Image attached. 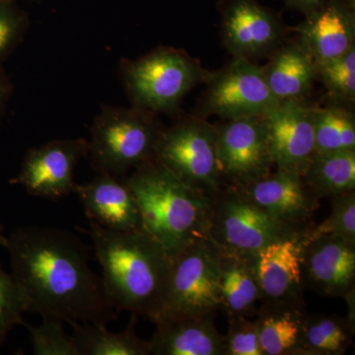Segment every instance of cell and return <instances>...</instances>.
<instances>
[{
    "label": "cell",
    "mask_w": 355,
    "mask_h": 355,
    "mask_svg": "<svg viewBox=\"0 0 355 355\" xmlns=\"http://www.w3.org/2000/svg\"><path fill=\"white\" fill-rule=\"evenodd\" d=\"M302 178L319 200L355 191V150L315 153Z\"/></svg>",
    "instance_id": "d4e9b609"
},
{
    "label": "cell",
    "mask_w": 355,
    "mask_h": 355,
    "mask_svg": "<svg viewBox=\"0 0 355 355\" xmlns=\"http://www.w3.org/2000/svg\"><path fill=\"white\" fill-rule=\"evenodd\" d=\"M87 233L102 268L110 304L155 321L164 308L172 258L144 230L114 231L89 220Z\"/></svg>",
    "instance_id": "7a4b0ae2"
},
{
    "label": "cell",
    "mask_w": 355,
    "mask_h": 355,
    "mask_svg": "<svg viewBox=\"0 0 355 355\" xmlns=\"http://www.w3.org/2000/svg\"><path fill=\"white\" fill-rule=\"evenodd\" d=\"M218 311H221L220 250L209 238H200L172 257L167 296L159 317Z\"/></svg>",
    "instance_id": "ba28073f"
},
{
    "label": "cell",
    "mask_w": 355,
    "mask_h": 355,
    "mask_svg": "<svg viewBox=\"0 0 355 355\" xmlns=\"http://www.w3.org/2000/svg\"><path fill=\"white\" fill-rule=\"evenodd\" d=\"M2 342H3V338H0V345H1Z\"/></svg>",
    "instance_id": "d590c367"
},
{
    "label": "cell",
    "mask_w": 355,
    "mask_h": 355,
    "mask_svg": "<svg viewBox=\"0 0 355 355\" xmlns=\"http://www.w3.org/2000/svg\"><path fill=\"white\" fill-rule=\"evenodd\" d=\"M284 1L287 8L300 11L307 15L323 6L327 0H284Z\"/></svg>",
    "instance_id": "d6a6232c"
},
{
    "label": "cell",
    "mask_w": 355,
    "mask_h": 355,
    "mask_svg": "<svg viewBox=\"0 0 355 355\" xmlns=\"http://www.w3.org/2000/svg\"><path fill=\"white\" fill-rule=\"evenodd\" d=\"M317 74L336 104H354L355 48L343 57L318 67Z\"/></svg>",
    "instance_id": "83f0119b"
},
{
    "label": "cell",
    "mask_w": 355,
    "mask_h": 355,
    "mask_svg": "<svg viewBox=\"0 0 355 355\" xmlns=\"http://www.w3.org/2000/svg\"><path fill=\"white\" fill-rule=\"evenodd\" d=\"M234 188L282 223L303 233L314 225L313 218L321 200L296 173L277 169L251 183Z\"/></svg>",
    "instance_id": "5bb4252c"
},
{
    "label": "cell",
    "mask_w": 355,
    "mask_h": 355,
    "mask_svg": "<svg viewBox=\"0 0 355 355\" xmlns=\"http://www.w3.org/2000/svg\"><path fill=\"white\" fill-rule=\"evenodd\" d=\"M282 21L258 0H226L222 7V39L235 58L254 57L279 46Z\"/></svg>",
    "instance_id": "9a60e30c"
},
{
    "label": "cell",
    "mask_w": 355,
    "mask_h": 355,
    "mask_svg": "<svg viewBox=\"0 0 355 355\" xmlns=\"http://www.w3.org/2000/svg\"><path fill=\"white\" fill-rule=\"evenodd\" d=\"M84 139L53 140L26 154L19 174L11 183L20 184L35 197L60 200L74 193V171L87 155Z\"/></svg>",
    "instance_id": "8fae6325"
},
{
    "label": "cell",
    "mask_w": 355,
    "mask_h": 355,
    "mask_svg": "<svg viewBox=\"0 0 355 355\" xmlns=\"http://www.w3.org/2000/svg\"><path fill=\"white\" fill-rule=\"evenodd\" d=\"M224 335L223 355H263L259 340L258 324L248 317L228 319Z\"/></svg>",
    "instance_id": "4dcf8cb0"
},
{
    "label": "cell",
    "mask_w": 355,
    "mask_h": 355,
    "mask_svg": "<svg viewBox=\"0 0 355 355\" xmlns=\"http://www.w3.org/2000/svg\"><path fill=\"white\" fill-rule=\"evenodd\" d=\"M217 313L159 317L148 340L153 355H223L224 335L216 326Z\"/></svg>",
    "instance_id": "e0dca14e"
},
{
    "label": "cell",
    "mask_w": 355,
    "mask_h": 355,
    "mask_svg": "<svg viewBox=\"0 0 355 355\" xmlns=\"http://www.w3.org/2000/svg\"><path fill=\"white\" fill-rule=\"evenodd\" d=\"M132 316L125 330L110 331L106 324L72 323V338L80 355H150L148 340L135 331L137 317Z\"/></svg>",
    "instance_id": "603a6c76"
},
{
    "label": "cell",
    "mask_w": 355,
    "mask_h": 355,
    "mask_svg": "<svg viewBox=\"0 0 355 355\" xmlns=\"http://www.w3.org/2000/svg\"><path fill=\"white\" fill-rule=\"evenodd\" d=\"M220 292L221 311L227 320L256 316L261 299L258 254L220 250Z\"/></svg>",
    "instance_id": "ffe728a7"
},
{
    "label": "cell",
    "mask_w": 355,
    "mask_h": 355,
    "mask_svg": "<svg viewBox=\"0 0 355 355\" xmlns=\"http://www.w3.org/2000/svg\"><path fill=\"white\" fill-rule=\"evenodd\" d=\"M153 113L132 107L103 106L91 127L87 155L98 174L125 177L154 158L162 132Z\"/></svg>",
    "instance_id": "277c9868"
},
{
    "label": "cell",
    "mask_w": 355,
    "mask_h": 355,
    "mask_svg": "<svg viewBox=\"0 0 355 355\" xmlns=\"http://www.w3.org/2000/svg\"><path fill=\"white\" fill-rule=\"evenodd\" d=\"M263 116L275 168L303 176L315 154L314 107L289 100Z\"/></svg>",
    "instance_id": "4fadbf2b"
},
{
    "label": "cell",
    "mask_w": 355,
    "mask_h": 355,
    "mask_svg": "<svg viewBox=\"0 0 355 355\" xmlns=\"http://www.w3.org/2000/svg\"><path fill=\"white\" fill-rule=\"evenodd\" d=\"M14 279L29 312L67 323L107 324L116 319L90 250L69 231L23 226L7 237Z\"/></svg>",
    "instance_id": "6da1fadb"
},
{
    "label": "cell",
    "mask_w": 355,
    "mask_h": 355,
    "mask_svg": "<svg viewBox=\"0 0 355 355\" xmlns=\"http://www.w3.org/2000/svg\"><path fill=\"white\" fill-rule=\"evenodd\" d=\"M29 312V302L12 275L0 265V338H6L14 327L23 324V316Z\"/></svg>",
    "instance_id": "f546056e"
},
{
    "label": "cell",
    "mask_w": 355,
    "mask_h": 355,
    "mask_svg": "<svg viewBox=\"0 0 355 355\" xmlns=\"http://www.w3.org/2000/svg\"><path fill=\"white\" fill-rule=\"evenodd\" d=\"M279 102L266 83L263 67L235 58L209 77L205 105L209 114L226 121L263 116Z\"/></svg>",
    "instance_id": "30bf717a"
},
{
    "label": "cell",
    "mask_w": 355,
    "mask_h": 355,
    "mask_svg": "<svg viewBox=\"0 0 355 355\" xmlns=\"http://www.w3.org/2000/svg\"><path fill=\"white\" fill-rule=\"evenodd\" d=\"M154 159L182 183L205 195L225 186L217 158V128L200 119H184L163 128Z\"/></svg>",
    "instance_id": "52a82bcc"
},
{
    "label": "cell",
    "mask_w": 355,
    "mask_h": 355,
    "mask_svg": "<svg viewBox=\"0 0 355 355\" xmlns=\"http://www.w3.org/2000/svg\"><path fill=\"white\" fill-rule=\"evenodd\" d=\"M302 248V237L288 238L259 251L261 303L305 304L306 289L301 277Z\"/></svg>",
    "instance_id": "d6986e66"
},
{
    "label": "cell",
    "mask_w": 355,
    "mask_h": 355,
    "mask_svg": "<svg viewBox=\"0 0 355 355\" xmlns=\"http://www.w3.org/2000/svg\"><path fill=\"white\" fill-rule=\"evenodd\" d=\"M89 220L114 231L142 230L139 205L125 177L98 174L88 183L76 184Z\"/></svg>",
    "instance_id": "ac0fdd59"
},
{
    "label": "cell",
    "mask_w": 355,
    "mask_h": 355,
    "mask_svg": "<svg viewBox=\"0 0 355 355\" xmlns=\"http://www.w3.org/2000/svg\"><path fill=\"white\" fill-rule=\"evenodd\" d=\"M6 96V83H4L3 79L0 76V108H1L2 104H3L4 99Z\"/></svg>",
    "instance_id": "836d02e7"
},
{
    "label": "cell",
    "mask_w": 355,
    "mask_h": 355,
    "mask_svg": "<svg viewBox=\"0 0 355 355\" xmlns=\"http://www.w3.org/2000/svg\"><path fill=\"white\" fill-rule=\"evenodd\" d=\"M125 180L139 205L142 230L171 258L207 237L210 196L189 188L154 158Z\"/></svg>",
    "instance_id": "3957f363"
},
{
    "label": "cell",
    "mask_w": 355,
    "mask_h": 355,
    "mask_svg": "<svg viewBox=\"0 0 355 355\" xmlns=\"http://www.w3.org/2000/svg\"><path fill=\"white\" fill-rule=\"evenodd\" d=\"M301 277L305 289L324 297L354 295L355 241L333 235L305 240Z\"/></svg>",
    "instance_id": "7c38bea8"
},
{
    "label": "cell",
    "mask_w": 355,
    "mask_h": 355,
    "mask_svg": "<svg viewBox=\"0 0 355 355\" xmlns=\"http://www.w3.org/2000/svg\"><path fill=\"white\" fill-rule=\"evenodd\" d=\"M315 153L355 150L354 114L342 105L314 107Z\"/></svg>",
    "instance_id": "484cf974"
},
{
    "label": "cell",
    "mask_w": 355,
    "mask_h": 355,
    "mask_svg": "<svg viewBox=\"0 0 355 355\" xmlns=\"http://www.w3.org/2000/svg\"><path fill=\"white\" fill-rule=\"evenodd\" d=\"M354 336V318L306 313L297 355L345 354L352 345Z\"/></svg>",
    "instance_id": "cb8c5ba5"
},
{
    "label": "cell",
    "mask_w": 355,
    "mask_h": 355,
    "mask_svg": "<svg viewBox=\"0 0 355 355\" xmlns=\"http://www.w3.org/2000/svg\"><path fill=\"white\" fill-rule=\"evenodd\" d=\"M318 67L355 48L354 0H327L294 28Z\"/></svg>",
    "instance_id": "2e32d148"
},
{
    "label": "cell",
    "mask_w": 355,
    "mask_h": 355,
    "mask_svg": "<svg viewBox=\"0 0 355 355\" xmlns=\"http://www.w3.org/2000/svg\"><path fill=\"white\" fill-rule=\"evenodd\" d=\"M0 246L6 248L7 246V236L4 233L3 226L0 223Z\"/></svg>",
    "instance_id": "e575fe53"
},
{
    "label": "cell",
    "mask_w": 355,
    "mask_h": 355,
    "mask_svg": "<svg viewBox=\"0 0 355 355\" xmlns=\"http://www.w3.org/2000/svg\"><path fill=\"white\" fill-rule=\"evenodd\" d=\"M64 322L43 318L38 326L23 322L29 331L33 354L35 355H80L71 336L65 333Z\"/></svg>",
    "instance_id": "f1b7e54d"
},
{
    "label": "cell",
    "mask_w": 355,
    "mask_h": 355,
    "mask_svg": "<svg viewBox=\"0 0 355 355\" xmlns=\"http://www.w3.org/2000/svg\"><path fill=\"white\" fill-rule=\"evenodd\" d=\"M305 304L261 303L256 314L263 355H297Z\"/></svg>",
    "instance_id": "7402d4cb"
},
{
    "label": "cell",
    "mask_w": 355,
    "mask_h": 355,
    "mask_svg": "<svg viewBox=\"0 0 355 355\" xmlns=\"http://www.w3.org/2000/svg\"><path fill=\"white\" fill-rule=\"evenodd\" d=\"M202 70L184 51L161 48L121 64V77L132 106L150 113L175 111L200 80Z\"/></svg>",
    "instance_id": "8992f818"
},
{
    "label": "cell",
    "mask_w": 355,
    "mask_h": 355,
    "mask_svg": "<svg viewBox=\"0 0 355 355\" xmlns=\"http://www.w3.org/2000/svg\"><path fill=\"white\" fill-rule=\"evenodd\" d=\"M26 29L27 18L11 7L8 0H0V62L17 46Z\"/></svg>",
    "instance_id": "1f68e13d"
},
{
    "label": "cell",
    "mask_w": 355,
    "mask_h": 355,
    "mask_svg": "<svg viewBox=\"0 0 355 355\" xmlns=\"http://www.w3.org/2000/svg\"><path fill=\"white\" fill-rule=\"evenodd\" d=\"M330 203V216L306 230L302 235L303 241L328 235L355 241V191L331 198Z\"/></svg>",
    "instance_id": "4316f807"
},
{
    "label": "cell",
    "mask_w": 355,
    "mask_h": 355,
    "mask_svg": "<svg viewBox=\"0 0 355 355\" xmlns=\"http://www.w3.org/2000/svg\"><path fill=\"white\" fill-rule=\"evenodd\" d=\"M263 69L266 83L279 102L305 100L318 76L316 64L300 41L282 46Z\"/></svg>",
    "instance_id": "44dd1931"
},
{
    "label": "cell",
    "mask_w": 355,
    "mask_h": 355,
    "mask_svg": "<svg viewBox=\"0 0 355 355\" xmlns=\"http://www.w3.org/2000/svg\"><path fill=\"white\" fill-rule=\"evenodd\" d=\"M302 235L268 216L234 187H222L210 196L207 237L221 251L258 254L273 242Z\"/></svg>",
    "instance_id": "5b68a950"
},
{
    "label": "cell",
    "mask_w": 355,
    "mask_h": 355,
    "mask_svg": "<svg viewBox=\"0 0 355 355\" xmlns=\"http://www.w3.org/2000/svg\"><path fill=\"white\" fill-rule=\"evenodd\" d=\"M216 128L217 158L225 186H244L272 172L265 116L226 120Z\"/></svg>",
    "instance_id": "9c48e42d"
}]
</instances>
